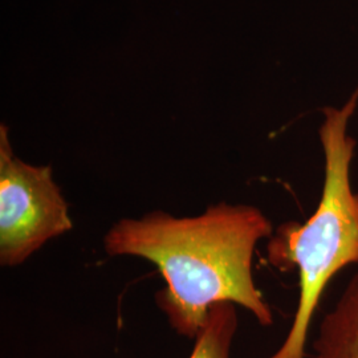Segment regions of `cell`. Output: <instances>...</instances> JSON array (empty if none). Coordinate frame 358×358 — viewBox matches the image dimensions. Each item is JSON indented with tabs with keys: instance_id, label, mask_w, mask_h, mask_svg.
Segmentation results:
<instances>
[{
	"instance_id": "obj_3",
	"label": "cell",
	"mask_w": 358,
	"mask_h": 358,
	"mask_svg": "<svg viewBox=\"0 0 358 358\" xmlns=\"http://www.w3.org/2000/svg\"><path fill=\"white\" fill-rule=\"evenodd\" d=\"M73 222L51 166H35L13 153L0 127V264L17 267Z\"/></svg>"
},
{
	"instance_id": "obj_2",
	"label": "cell",
	"mask_w": 358,
	"mask_h": 358,
	"mask_svg": "<svg viewBox=\"0 0 358 358\" xmlns=\"http://www.w3.org/2000/svg\"><path fill=\"white\" fill-rule=\"evenodd\" d=\"M357 106L358 88L343 106L324 109L319 134L325 177L317 210L304 224L285 223L269 238V263L279 269L296 267L300 294L292 327L268 358L307 357L310 322L322 292L337 272L358 264V192L350 180L356 141L348 131Z\"/></svg>"
},
{
	"instance_id": "obj_1",
	"label": "cell",
	"mask_w": 358,
	"mask_h": 358,
	"mask_svg": "<svg viewBox=\"0 0 358 358\" xmlns=\"http://www.w3.org/2000/svg\"><path fill=\"white\" fill-rule=\"evenodd\" d=\"M271 236L272 223L257 207L220 202L196 217L152 211L121 219L103 236V248L157 266L166 288L155 303L174 332L194 340L219 303L243 307L263 327L273 324L252 272L256 245Z\"/></svg>"
},
{
	"instance_id": "obj_4",
	"label": "cell",
	"mask_w": 358,
	"mask_h": 358,
	"mask_svg": "<svg viewBox=\"0 0 358 358\" xmlns=\"http://www.w3.org/2000/svg\"><path fill=\"white\" fill-rule=\"evenodd\" d=\"M313 350V358H358V273L321 321Z\"/></svg>"
},
{
	"instance_id": "obj_5",
	"label": "cell",
	"mask_w": 358,
	"mask_h": 358,
	"mask_svg": "<svg viewBox=\"0 0 358 358\" xmlns=\"http://www.w3.org/2000/svg\"><path fill=\"white\" fill-rule=\"evenodd\" d=\"M238 312L232 303H219L210 308L203 328L194 338L189 358H230L231 346L238 331Z\"/></svg>"
}]
</instances>
